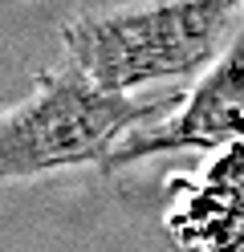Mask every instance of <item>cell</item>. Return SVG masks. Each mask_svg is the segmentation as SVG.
<instances>
[{"label": "cell", "mask_w": 244, "mask_h": 252, "mask_svg": "<svg viewBox=\"0 0 244 252\" xmlns=\"http://www.w3.org/2000/svg\"><path fill=\"white\" fill-rule=\"evenodd\" d=\"M244 29V0H130L61 21L65 65L110 94L195 82Z\"/></svg>", "instance_id": "1"}, {"label": "cell", "mask_w": 244, "mask_h": 252, "mask_svg": "<svg viewBox=\"0 0 244 252\" xmlns=\"http://www.w3.org/2000/svg\"><path fill=\"white\" fill-rule=\"evenodd\" d=\"M175 102L179 90L110 94L73 65L41 69L33 90L0 114V183L102 167L130 130L163 118Z\"/></svg>", "instance_id": "2"}, {"label": "cell", "mask_w": 244, "mask_h": 252, "mask_svg": "<svg viewBox=\"0 0 244 252\" xmlns=\"http://www.w3.org/2000/svg\"><path fill=\"white\" fill-rule=\"evenodd\" d=\"M232 143H244V29L220 61H211L187 90H179V102L167 114L130 130L98 171L114 175V171H126L135 163L159 159V155H211Z\"/></svg>", "instance_id": "3"}, {"label": "cell", "mask_w": 244, "mask_h": 252, "mask_svg": "<svg viewBox=\"0 0 244 252\" xmlns=\"http://www.w3.org/2000/svg\"><path fill=\"white\" fill-rule=\"evenodd\" d=\"M163 228L175 252H244V143L167 175Z\"/></svg>", "instance_id": "4"}]
</instances>
